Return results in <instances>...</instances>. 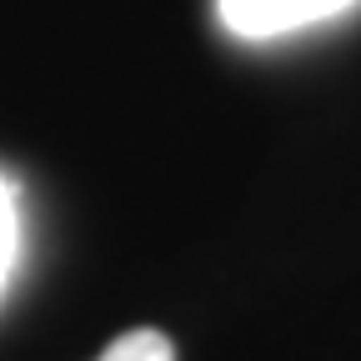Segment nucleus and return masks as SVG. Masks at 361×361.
Returning a JSON list of instances; mask_svg holds the SVG:
<instances>
[{
	"label": "nucleus",
	"instance_id": "1",
	"mask_svg": "<svg viewBox=\"0 0 361 361\" xmlns=\"http://www.w3.org/2000/svg\"><path fill=\"white\" fill-rule=\"evenodd\" d=\"M351 6L356 0H216V16L236 40H276L322 25L331 16H346Z\"/></svg>",
	"mask_w": 361,
	"mask_h": 361
},
{
	"label": "nucleus",
	"instance_id": "2",
	"mask_svg": "<svg viewBox=\"0 0 361 361\" xmlns=\"http://www.w3.org/2000/svg\"><path fill=\"white\" fill-rule=\"evenodd\" d=\"M96 361H176V346H171V336L156 331V326H135V331L116 336Z\"/></svg>",
	"mask_w": 361,
	"mask_h": 361
},
{
	"label": "nucleus",
	"instance_id": "3",
	"mask_svg": "<svg viewBox=\"0 0 361 361\" xmlns=\"http://www.w3.org/2000/svg\"><path fill=\"white\" fill-rule=\"evenodd\" d=\"M16 251H20V196H16V180L0 176V291L11 281Z\"/></svg>",
	"mask_w": 361,
	"mask_h": 361
}]
</instances>
